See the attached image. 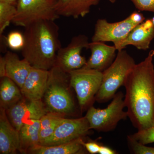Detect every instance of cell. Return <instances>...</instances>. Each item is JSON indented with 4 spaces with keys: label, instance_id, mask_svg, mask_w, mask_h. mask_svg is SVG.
Masks as SVG:
<instances>
[{
    "label": "cell",
    "instance_id": "1",
    "mask_svg": "<svg viewBox=\"0 0 154 154\" xmlns=\"http://www.w3.org/2000/svg\"><path fill=\"white\" fill-rule=\"evenodd\" d=\"M154 50L127 77L124 102L128 117L138 130L154 125Z\"/></svg>",
    "mask_w": 154,
    "mask_h": 154
},
{
    "label": "cell",
    "instance_id": "2",
    "mask_svg": "<svg viewBox=\"0 0 154 154\" xmlns=\"http://www.w3.org/2000/svg\"><path fill=\"white\" fill-rule=\"evenodd\" d=\"M59 28L51 20H41L25 28V42L21 50L23 58L35 68L49 71L55 66L61 48Z\"/></svg>",
    "mask_w": 154,
    "mask_h": 154
},
{
    "label": "cell",
    "instance_id": "3",
    "mask_svg": "<svg viewBox=\"0 0 154 154\" xmlns=\"http://www.w3.org/2000/svg\"><path fill=\"white\" fill-rule=\"evenodd\" d=\"M136 63L126 51H118L112 63L102 72V84L95 99L100 103L112 99L121 86H124L128 75Z\"/></svg>",
    "mask_w": 154,
    "mask_h": 154
},
{
    "label": "cell",
    "instance_id": "4",
    "mask_svg": "<svg viewBox=\"0 0 154 154\" xmlns=\"http://www.w3.org/2000/svg\"><path fill=\"white\" fill-rule=\"evenodd\" d=\"M69 79L68 73L58 67L54 66L50 70L48 84L44 94L48 111L63 114L73 111L74 103L65 87Z\"/></svg>",
    "mask_w": 154,
    "mask_h": 154
},
{
    "label": "cell",
    "instance_id": "5",
    "mask_svg": "<svg viewBox=\"0 0 154 154\" xmlns=\"http://www.w3.org/2000/svg\"><path fill=\"white\" fill-rule=\"evenodd\" d=\"M124 95L120 91L117 92L112 101L104 109L91 106L88 109L85 117L90 125V129L107 132L115 129L119 122L128 117L125 107Z\"/></svg>",
    "mask_w": 154,
    "mask_h": 154
},
{
    "label": "cell",
    "instance_id": "6",
    "mask_svg": "<svg viewBox=\"0 0 154 154\" xmlns=\"http://www.w3.org/2000/svg\"><path fill=\"white\" fill-rule=\"evenodd\" d=\"M144 20L145 18L140 11H135L124 20L113 23L99 19L95 25L92 42H110L116 48L132 29Z\"/></svg>",
    "mask_w": 154,
    "mask_h": 154
},
{
    "label": "cell",
    "instance_id": "7",
    "mask_svg": "<svg viewBox=\"0 0 154 154\" xmlns=\"http://www.w3.org/2000/svg\"><path fill=\"white\" fill-rule=\"evenodd\" d=\"M55 3L56 0H18L12 23L25 28L41 20L55 21L60 17L56 11Z\"/></svg>",
    "mask_w": 154,
    "mask_h": 154
},
{
    "label": "cell",
    "instance_id": "8",
    "mask_svg": "<svg viewBox=\"0 0 154 154\" xmlns=\"http://www.w3.org/2000/svg\"><path fill=\"white\" fill-rule=\"evenodd\" d=\"M68 73L70 85L75 90L80 107L84 110L96 98L102 84V72L83 67Z\"/></svg>",
    "mask_w": 154,
    "mask_h": 154
},
{
    "label": "cell",
    "instance_id": "9",
    "mask_svg": "<svg viewBox=\"0 0 154 154\" xmlns=\"http://www.w3.org/2000/svg\"><path fill=\"white\" fill-rule=\"evenodd\" d=\"M89 44V38L86 35L81 34L73 37L66 47L59 50L55 66L67 73L82 68L87 62L82 55V51L84 48L88 49Z\"/></svg>",
    "mask_w": 154,
    "mask_h": 154
},
{
    "label": "cell",
    "instance_id": "10",
    "mask_svg": "<svg viewBox=\"0 0 154 154\" xmlns=\"http://www.w3.org/2000/svg\"><path fill=\"white\" fill-rule=\"evenodd\" d=\"M90 130L85 116L72 119L64 118L58 125L51 136L42 146L57 145L83 138Z\"/></svg>",
    "mask_w": 154,
    "mask_h": 154
},
{
    "label": "cell",
    "instance_id": "11",
    "mask_svg": "<svg viewBox=\"0 0 154 154\" xmlns=\"http://www.w3.org/2000/svg\"><path fill=\"white\" fill-rule=\"evenodd\" d=\"M5 110L9 121L18 131L27 121L40 119L48 112L41 100L30 101L23 97Z\"/></svg>",
    "mask_w": 154,
    "mask_h": 154
},
{
    "label": "cell",
    "instance_id": "12",
    "mask_svg": "<svg viewBox=\"0 0 154 154\" xmlns=\"http://www.w3.org/2000/svg\"><path fill=\"white\" fill-rule=\"evenodd\" d=\"M154 38V17L145 19L135 27L116 49L119 51L128 45H132L137 49L146 51L149 48Z\"/></svg>",
    "mask_w": 154,
    "mask_h": 154
},
{
    "label": "cell",
    "instance_id": "13",
    "mask_svg": "<svg viewBox=\"0 0 154 154\" xmlns=\"http://www.w3.org/2000/svg\"><path fill=\"white\" fill-rule=\"evenodd\" d=\"M91 55L83 68L103 72L108 67L116 57L115 46H110L101 42H90L89 48Z\"/></svg>",
    "mask_w": 154,
    "mask_h": 154
},
{
    "label": "cell",
    "instance_id": "14",
    "mask_svg": "<svg viewBox=\"0 0 154 154\" xmlns=\"http://www.w3.org/2000/svg\"><path fill=\"white\" fill-rule=\"evenodd\" d=\"M49 71L32 67L21 89L23 97L30 101L41 100L47 89Z\"/></svg>",
    "mask_w": 154,
    "mask_h": 154
},
{
    "label": "cell",
    "instance_id": "15",
    "mask_svg": "<svg viewBox=\"0 0 154 154\" xmlns=\"http://www.w3.org/2000/svg\"><path fill=\"white\" fill-rule=\"evenodd\" d=\"M20 146L19 132L9 121L5 109L0 112V153L16 154Z\"/></svg>",
    "mask_w": 154,
    "mask_h": 154
},
{
    "label": "cell",
    "instance_id": "16",
    "mask_svg": "<svg viewBox=\"0 0 154 154\" xmlns=\"http://www.w3.org/2000/svg\"><path fill=\"white\" fill-rule=\"evenodd\" d=\"M102 0H56L55 8L60 17L78 19L84 17L90 12L91 7L96 6ZM114 3L116 0H106Z\"/></svg>",
    "mask_w": 154,
    "mask_h": 154
},
{
    "label": "cell",
    "instance_id": "17",
    "mask_svg": "<svg viewBox=\"0 0 154 154\" xmlns=\"http://www.w3.org/2000/svg\"><path fill=\"white\" fill-rule=\"evenodd\" d=\"M4 57L6 62V77L13 80L22 89L32 66L25 59H20L16 54L11 51H7Z\"/></svg>",
    "mask_w": 154,
    "mask_h": 154
},
{
    "label": "cell",
    "instance_id": "18",
    "mask_svg": "<svg viewBox=\"0 0 154 154\" xmlns=\"http://www.w3.org/2000/svg\"><path fill=\"white\" fill-rule=\"evenodd\" d=\"M83 138L57 145H38L29 150L28 153L35 154H79L85 153Z\"/></svg>",
    "mask_w": 154,
    "mask_h": 154
},
{
    "label": "cell",
    "instance_id": "19",
    "mask_svg": "<svg viewBox=\"0 0 154 154\" xmlns=\"http://www.w3.org/2000/svg\"><path fill=\"white\" fill-rule=\"evenodd\" d=\"M40 119H31L25 122L19 130V151L28 153L29 150L40 145Z\"/></svg>",
    "mask_w": 154,
    "mask_h": 154
},
{
    "label": "cell",
    "instance_id": "20",
    "mask_svg": "<svg viewBox=\"0 0 154 154\" xmlns=\"http://www.w3.org/2000/svg\"><path fill=\"white\" fill-rule=\"evenodd\" d=\"M21 89L13 80L2 78L0 85L1 107L6 109L14 105L23 97Z\"/></svg>",
    "mask_w": 154,
    "mask_h": 154
},
{
    "label": "cell",
    "instance_id": "21",
    "mask_svg": "<svg viewBox=\"0 0 154 154\" xmlns=\"http://www.w3.org/2000/svg\"><path fill=\"white\" fill-rule=\"evenodd\" d=\"M64 115L56 112L48 111L40 119V145H42L51 136L58 125L64 118Z\"/></svg>",
    "mask_w": 154,
    "mask_h": 154
},
{
    "label": "cell",
    "instance_id": "22",
    "mask_svg": "<svg viewBox=\"0 0 154 154\" xmlns=\"http://www.w3.org/2000/svg\"><path fill=\"white\" fill-rule=\"evenodd\" d=\"M17 13V6L0 1V34L12 22Z\"/></svg>",
    "mask_w": 154,
    "mask_h": 154
},
{
    "label": "cell",
    "instance_id": "23",
    "mask_svg": "<svg viewBox=\"0 0 154 154\" xmlns=\"http://www.w3.org/2000/svg\"><path fill=\"white\" fill-rule=\"evenodd\" d=\"M6 41L8 47L11 49L22 50L25 45V36L20 31H11L7 36Z\"/></svg>",
    "mask_w": 154,
    "mask_h": 154
},
{
    "label": "cell",
    "instance_id": "24",
    "mask_svg": "<svg viewBox=\"0 0 154 154\" xmlns=\"http://www.w3.org/2000/svg\"><path fill=\"white\" fill-rule=\"evenodd\" d=\"M128 144L132 153L135 154H154V147L140 143L130 135L127 137Z\"/></svg>",
    "mask_w": 154,
    "mask_h": 154
},
{
    "label": "cell",
    "instance_id": "25",
    "mask_svg": "<svg viewBox=\"0 0 154 154\" xmlns=\"http://www.w3.org/2000/svg\"><path fill=\"white\" fill-rule=\"evenodd\" d=\"M131 136L140 143L144 145L154 143V125L145 129L138 130Z\"/></svg>",
    "mask_w": 154,
    "mask_h": 154
},
{
    "label": "cell",
    "instance_id": "26",
    "mask_svg": "<svg viewBox=\"0 0 154 154\" xmlns=\"http://www.w3.org/2000/svg\"><path fill=\"white\" fill-rule=\"evenodd\" d=\"M136 8L140 11L154 13V0H131Z\"/></svg>",
    "mask_w": 154,
    "mask_h": 154
},
{
    "label": "cell",
    "instance_id": "27",
    "mask_svg": "<svg viewBox=\"0 0 154 154\" xmlns=\"http://www.w3.org/2000/svg\"><path fill=\"white\" fill-rule=\"evenodd\" d=\"M84 145L88 152L92 154H95L99 153L101 145L96 142L90 141L87 143L84 142Z\"/></svg>",
    "mask_w": 154,
    "mask_h": 154
},
{
    "label": "cell",
    "instance_id": "28",
    "mask_svg": "<svg viewBox=\"0 0 154 154\" xmlns=\"http://www.w3.org/2000/svg\"><path fill=\"white\" fill-rule=\"evenodd\" d=\"M117 152L114 149L107 146L102 145L100 146L99 154H116Z\"/></svg>",
    "mask_w": 154,
    "mask_h": 154
},
{
    "label": "cell",
    "instance_id": "29",
    "mask_svg": "<svg viewBox=\"0 0 154 154\" xmlns=\"http://www.w3.org/2000/svg\"><path fill=\"white\" fill-rule=\"evenodd\" d=\"M0 77H6V62L5 57H0Z\"/></svg>",
    "mask_w": 154,
    "mask_h": 154
},
{
    "label": "cell",
    "instance_id": "30",
    "mask_svg": "<svg viewBox=\"0 0 154 154\" xmlns=\"http://www.w3.org/2000/svg\"><path fill=\"white\" fill-rule=\"evenodd\" d=\"M0 1H3L16 6H17V2H18V0H0Z\"/></svg>",
    "mask_w": 154,
    "mask_h": 154
}]
</instances>
